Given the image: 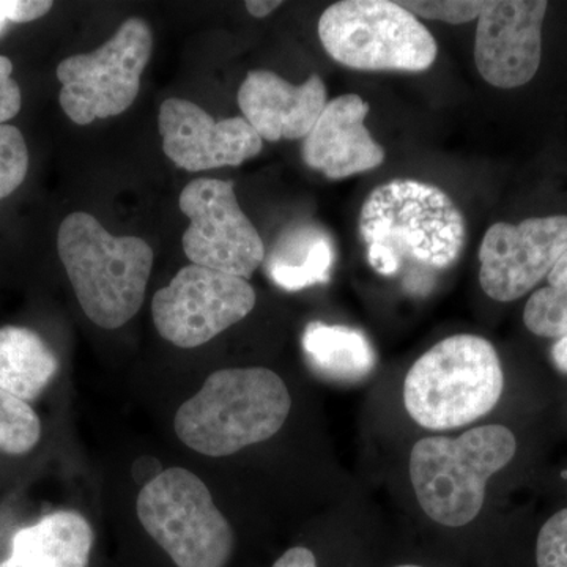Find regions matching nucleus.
Segmentation results:
<instances>
[{
  "instance_id": "1",
  "label": "nucleus",
  "mask_w": 567,
  "mask_h": 567,
  "mask_svg": "<svg viewBox=\"0 0 567 567\" xmlns=\"http://www.w3.org/2000/svg\"><path fill=\"white\" fill-rule=\"evenodd\" d=\"M358 229L377 274L405 276L415 289L453 267L466 240L457 204L439 186L410 178L375 186L361 207Z\"/></svg>"
},
{
  "instance_id": "2",
  "label": "nucleus",
  "mask_w": 567,
  "mask_h": 567,
  "mask_svg": "<svg viewBox=\"0 0 567 567\" xmlns=\"http://www.w3.org/2000/svg\"><path fill=\"white\" fill-rule=\"evenodd\" d=\"M290 406L286 383L270 369H223L178 409L174 427L197 453L226 457L278 434Z\"/></svg>"
},
{
  "instance_id": "3",
  "label": "nucleus",
  "mask_w": 567,
  "mask_h": 567,
  "mask_svg": "<svg viewBox=\"0 0 567 567\" xmlns=\"http://www.w3.org/2000/svg\"><path fill=\"white\" fill-rule=\"evenodd\" d=\"M58 251L82 311L104 330L140 312L153 267L152 246L140 237H115L95 216L74 212L63 219Z\"/></svg>"
},
{
  "instance_id": "4",
  "label": "nucleus",
  "mask_w": 567,
  "mask_h": 567,
  "mask_svg": "<svg viewBox=\"0 0 567 567\" xmlns=\"http://www.w3.org/2000/svg\"><path fill=\"white\" fill-rule=\"evenodd\" d=\"M505 388L495 347L475 334H456L417 358L404 382L409 415L429 431L475 423L495 409Z\"/></svg>"
},
{
  "instance_id": "5",
  "label": "nucleus",
  "mask_w": 567,
  "mask_h": 567,
  "mask_svg": "<svg viewBox=\"0 0 567 567\" xmlns=\"http://www.w3.org/2000/svg\"><path fill=\"white\" fill-rule=\"evenodd\" d=\"M516 436L505 425H481L457 439L427 436L410 454V480L425 514L445 527L475 520L488 477L516 456Z\"/></svg>"
},
{
  "instance_id": "6",
  "label": "nucleus",
  "mask_w": 567,
  "mask_h": 567,
  "mask_svg": "<svg viewBox=\"0 0 567 567\" xmlns=\"http://www.w3.org/2000/svg\"><path fill=\"white\" fill-rule=\"evenodd\" d=\"M319 39L336 62L360 71L421 73L439 47L415 14L391 0H342L319 20Z\"/></svg>"
},
{
  "instance_id": "7",
  "label": "nucleus",
  "mask_w": 567,
  "mask_h": 567,
  "mask_svg": "<svg viewBox=\"0 0 567 567\" xmlns=\"http://www.w3.org/2000/svg\"><path fill=\"white\" fill-rule=\"evenodd\" d=\"M136 509L142 527L177 567H226L233 557V527L188 470H163L142 487Z\"/></svg>"
},
{
  "instance_id": "8",
  "label": "nucleus",
  "mask_w": 567,
  "mask_h": 567,
  "mask_svg": "<svg viewBox=\"0 0 567 567\" xmlns=\"http://www.w3.org/2000/svg\"><path fill=\"white\" fill-rule=\"evenodd\" d=\"M152 48L151 25L130 18L99 50L59 63L63 112L76 125H91L128 110L140 93Z\"/></svg>"
},
{
  "instance_id": "9",
  "label": "nucleus",
  "mask_w": 567,
  "mask_h": 567,
  "mask_svg": "<svg viewBox=\"0 0 567 567\" xmlns=\"http://www.w3.org/2000/svg\"><path fill=\"white\" fill-rule=\"evenodd\" d=\"M254 306L256 292L246 279L192 264L153 295L152 316L163 339L196 349L241 322Z\"/></svg>"
},
{
  "instance_id": "10",
  "label": "nucleus",
  "mask_w": 567,
  "mask_h": 567,
  "mask_svg": "<svg viewBox=\"0 0 567 567\" xmlns=\"http://www.w3.org/2000/svg\"><path fill=\"white\" fill-rule=\"evenodd\" d=\"M178 207L192 221L183 234L192 264L246 281L264 264L262 238L241 210L233 182L197 178L183 189Z\"/></svg>"
},
{
  "instance_id": "11",
  "label": "nucleus",
  "mask_w": 567,
  "mask_h": 567,
  "mask_svg": "<svg viewBox=\"0 0 567 567\" xmlns=\"http://www.w3.org/2000/svg\"><path fill=\"white\" fill-rule=\"evenodd\" d=\"M567 251V216L488 227L480 248V284L492 300L509 303L543 281Z\"/></svg>"
},
{
  "instance_id": "12",
  "label": "nucleus",
  "mask_w": 567,
  "mask_h": 567,
  "mask_svg": "<svg viewBox=\"0 0 567 567\" xmlns=\"http://www.w3.org/2000/svg\"><path fill=\"white\" fill-rule=\"evenodd\" d=\"M546 0H487L477 18L475 63L483 80L516 89L536 76L543 61Z\"/></svg>"
},
{
  "instance_id": "13",
  "label": "nucleus",
  "mask_w": 567,
  "mask_h": 567,
  "mask_svg": "<svg viewBox=\"0 0 567 567\" xmlns=\"http://www.w3.org/2000/svg\"><path fill=\"white\" fill-rule=\"evenodd\" d=\"M158 125L167 158L188 173L240 166L264 148L262 137L244 117L215 121L188 100H166Z\"/></svg>"
},
{
  "instance_id": "14",
  "label": "nucleus",
  "mask_w": 567,
  "mask_h": 567,
  "mask_svg": "<svg viewBox=\"0 0 567 567\" xmlns=\"http://www.w3.org/2000/svg\"><path fill=\"white\" fill-rule=\"evenodd\" d=\"M244 118L262 141L303 140L328 104L322 78L295 85L268 70L249 71L238 91Z\"/></svg>"
},
{
  "instance_id": "15",
  "label": "nucleus",
  "mask_w": 567,
  "mask_h": 567,
  "mask_svg": "<svg viewBox=\"0 0 567 567\" xmlns=\"http://www.w3.org/2000/svg\"><path fill=\"white\" fill-rule=\"evenodd\" d=\"M369 110L357 93L328 102L315 128L305 137V163L333 181L382 166L385 151L364 125Z\"/></svg>"
},
{
  "instance_id": "16",
  "label": "nucleus",
  "mask_w": 567,
  "mask_h": 567,
  "mask_svg": "<svg viewBox=\"0 0 567 567\" xmlns=\"http://www.w3.org/2000/svg\"><path fill=\"white\" fill-rule=\"evenodd\" d=\"M93 540L91 524L80 513L58 511L21 528L0 567H89Z\"/></svg>"
},
{
  "instance_id": "17",
  "label": "nucleus",
  "mask_w": 567,
  "mask_h": 567,
  "mask_svg": "<svg viewBox=\"0 0 567 567\" xmlns=\"http://www.w3.org/2000/svg\"><path fill=\"white\" fill-rule=\"evenodd\" d=\"M301 344L312 371L333 382H358L375 365L377 357L369 339L346 324L311 322L306 327Z\"/></svg>"
},
{
  "instance_id": "18",
  "label": "nucleus",
  "mask_w": 567,
  "mask_h": 567,
  "mask_svg": "<svg viewBox=\"0 0 567 567\" xmlns=\"http://www.w3.org/2000/svg\"><path fill=\"white\" fill-rule=\"evenodd\" d=\"M59 371L51 347L35 331L7 324L0 328V388L25 402L37 398Z\"/></svg>"
},
{
  "instance_id": "19",
  "label": "nucleus",
  "mask_w": 567,
  "mask_h": 567,
  "mask_svg": "<svg viewBox=\"0 0 567 567\" xmlns=\"http://www.w3.org/2000/svg\"><path fill=\"white\" fill-rule=\"evenodd\" d=\"M334 248L319 227L306 224L284 234L275 246L267 271L275 284L289 292L330 281Z\"/></svg>"
},
{
  "instance_id": "20",
  "label": "nucleus",
  "mask_w": 567,
  "mask_h": 567,
  "mask_svg": "<svg viewBox=\"0 0 567 567\" xmlns=\"http://www.w3.org/2000/svg\"><path fill=\"white\" fill-rule=\"evenodd\" d=\"M40 417L29 402L0 388V453L21 456L39 445Z\"/></svg>"
},
{
  "instance_id": "21",
  "label": "nucleus",
  "mask_w": 567,
  "mask_h": 567,
  "mask_svg": "<svg viewBox=\"0 0 567 567\" xmlns=\"http://www.w3.org/2000/svg\"><path fill=\"white\" fill-rule=\"evenodd\" d=\"M525 327L540 338L563 339L567 336V298L551 287L533 293L525 306Z\"/></svg>"
},
{
  "instance_id": "22",
  "label": "nucleus",
  "mask_w": 567,
  "mask_h": 567,
  "mask_svg": "<svg viewBox=\"0 0 567 567\" xmlns=\"http://www.w3.org/2000/svg\"><path fill=\"white\" fill-rule=\"evenodd\" d=\"M29 169V151L17 126L0 125V200L17 192Z\"/></svg>"
},
{
  "instance_id": "23",
  "label": "nucleus",
  "mask_w": 567,
  "mask_h": 567,
  "mask_svg": "<svg viewBox=\"0 0 567 567\" xmlns=\"http://www.w3.org/2000/svg\"><path fill=\"white\" fill-rule=\"evenodd\" d=\"M416 18L443 21L447 24H465L480 18L483 2L480 0H417V2H399Z\"/></svg>"
},
{
  "instance_id": "24",
  "label": "nucleus",
  "mask_w": 567,
  "mask_h": 567,
  "mask_svg": "<svg viewBox=\"0 0 567 567\" xmlns=\"http://www.w3.org/2000/svg\"><path fill=\"white\" fill-rule=\"evenodd\" d=\"M537 567H567V509L548 518L536 544Z\"/></svg>"
},
{
  "instance_id": "25",
  "label": "nucleus",
  "mask_w": 567,
  "mask_h": 567,
  "mask_svg": "<svg viewBox=\"0 0 567 567\" xmlns=\"http://www.w3.org/2000/svg\"><path fill=\"white\" fill-rule=\"evenodd\" d=\"M11 73H13V63L9 58L0 55V125H6V122L17 117L18 112L21 111V87L11 78Z\"/></svg>"
},
{
  "instance_id": "26",
  "label": "nucleus",
  "mask_w": 567,
  "mask_h": 567,
  "mask_svg": "<svg viewBox=\"0 0 567 567\" xmlns=\"http://www.w3.org/2000/svg\"><path fill=\"white\" fill-rule=\"evenodd\" d=\"M52 9L47 0H0V33L7 22H29L39 20Z\"/></svg>"
},
{
  "instance_id": "27",
  "label": "nucleus",
  "mask_w": 567,
  "mask_h": 567,
  "mask_svg": "<svg viewBox=\"0 0 567 567\" xmlns=\"http://www.w3.org/2000/svg\"><path fill=\"white\" fill-rule=\"evenodd\" d=\"M271 567H317L316 555L309 548L293 547L281 558L276 559Z\"/></svg>"
},
{
  "instance_id": "28",
  "label": "nucleus",
  "mask_w": 567,
  "mask_h": 567,
  "mask_svg": "<svg viewBox=\"0 0 567 567\" xmlns=\"http://www.w3.org/2000/svg\"><path fill=\"white\" fill-rule=\"evenodd\" d=\"M162 472L163 470L162 466H159V462L152 457H141L140 461L134 462L133 465L134 480L140 481L144 486L152 483Z\"/></svg>"
},
{
  "instance_id": "29",
  "label": "nucleus",
  "mask_w": 567,
  "mask_h": 567,
  "mask_svg": "<svg viewBox=\"0 0 567 567\" xmlns=\"http://www.w3.org/2000/svg\"><path fill=\"white\" fill-rule=\"evenodd\" d=\"M548 287L567 297V251L559 257L555 267L551 268L550 274L547 275Z\"/></svg>"
},
{
  "instance_id": "30",
  "label": "nucleus",
  "mask_w": 567,
  "mask_h": 567,
  "mask_svg": "<svg viewBox=\"0 0 567 567\" xmlns=\"http://www.w3.org/2000/svg\"><path fill=\"white\" fill-rule=\"evenodd\" d=\"M245 6L249 14H252L257 20H262V18H267L268 14L278 10L279 7L282 6V2H278V0H249Z\"/></svg>"
},
{
  "instance_id": "31",
  "label": "nucleus",
  "mask_w": 567,
  "mask_h": 567,
  "mask_svg": "<svg viewBox=\"0 0 567 567\" xmlns=\"http://www.w3.org/2000/svg\"><path fill=\"white\" fill-rule=\"evenodd\" d=\"M551 360L559 372L567 374V336L558 339L557 344L551 349Z\"/></svg>"
},
{
  "instance_id": "32",
  "label": "nucleus",
  "mask_w": 567,
  "mask_h": 567,
  "mask_svg": "<svg viewBox=\"0 0 567 567\" xmlns=\"http://www.w3.org/2000/svg\"><path fill=\"white\" fill-rule=\"evenodd\" d=\"M394 567H423V566H416V565H401V566H394Z\"/></svg>"
}]
</instances>
